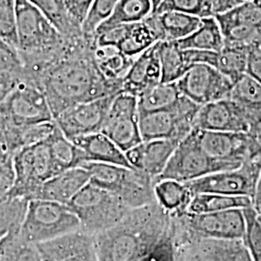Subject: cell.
Wrapping results in <instances>:
<instances>
[{
	"mask_svg": "<svg viewBox=\"0 0 261 261\" xmlns=\"http://www.w3.org/2000/svg\"><path fill=\"white\" fill-rule=\"evenodd\" d=\"M95 37L68 39L47 61L24 67L27 76L47 98L54 119L70 107L122 92V81L106 79L94 59Z\"/></svg>",
	"mask_w": 261,
	"mask_h": 261,
	"instance_id": "cell-1",
	"label": "cell"
},
{
	"mask_svg": "<svg viewBox=\"0 0 261 261\" xmlns=\"http://www.w3.org/2000/svg\"><path fill=\"white\" fill-rule=\"evenodd\" d=\"M158 203L130 210L112 228L94 236L98 261H137L169 228L171 223Z\"/></svg>",
	"mask_w": 261,
	"mask_h": 261,
	"instance_id": "cell-2",
	"label": "cell"
},
{
	"mask_svg": "<svg viewBox=\"0 0 261 261\" xmlns=\"http://www.w3.org/2000/svg\"><path fill=\"white\" fill-rule=\"evenodd\" d=\"M17 49L24 66L45 62L67 43L58 29L28 0H16Z\"/></svg>",
	"mask_w": 261,
	"mask_h": 261,
	"instance_id": "cell-3",
	"label": "cell"
},
{
	"mask_svg": "<svg viewBox=\"0 0 261 261\" xmlns=\"http://www.w3.org/2000/svg\"><path fill=\"white\" fill-rule=\"evenodd\" d=\"M81 167L89 172V182L120 197L130 209L157 202L154 180L139 170L95 162H85Z\"/></svg>",
	"mask_w": 261,
	"mask_h": 261,
	"instance_id": "cell-4",
	"label": "cell"
},
{
	"mask_svg": "<svg viewBox=\"0 0 261 261\" xmlns=\"http://www.w3.org/2000/svg\"><path fill=\"white\" fill-rule=\"evenodd\" d=\"M67 205L77 217L81 230L92 236L112 228L133 210L120 197L91 182Z\"/></svg>",
	"mask_w": 261,
	"mask_h": 261,
	"instance_id": "cell-5",
	"label": "cell"
},
{
	"mask_svg": "<svg viewBox=\"0 0 261 261\" xmlns=\"http://www.w3.org/2000/svg\"><path fill=\"white\" fill-rule=\"evenodd\" d=\"M81 230L75 213L66 204L45 199H32L20 228L21 236L34 245Z\"/></svg>",
	"mask_w": 261,
	"mask_h": 261,
	"instance_id": "cell-6",
	"label": "cell"
},
{
	"mask_svg": "<svg viewBox=\"0 0 261 261\" xmlns=\"http://www.w3.org/2000/svg\"><path fill=\"white\" fill-rule=\"evenodd\" d=\"M15 182L9 195L35 199L40 187L58 174L47 140L23 147L13 156Z\"/></svg>",
	"mask_w": 261,
	"mask_h": 261,
	"instance_id": "cell-7",
	"label": "cell"
},
{
	"mask_svg": "<svg viewBox=\"0 0 261 261\" xmlns=\"http://www.w3.org/2000/svg\"><path fill=\"white\" fill-rule=\"evenodd\" d=\"M240 168L211 158L197 142L193 130L179 142L162 174L155 180H174L187 183L211 173Z\"/></svg>",
	"mask_w": 261,
	"mask_h": 261,
	"instance_id": "cell-8",
	"label": "cell"
},
{
	"mask_svg": "<svg viewBox=\"0 0 261 261\" xmlns=\"http://www.w3.org/2000/svg\"><path fill=\"white\" fill-rule=\"evenodd\" d=\"M200 107L182 95L177 103L169 109L140 113V129L142 140L181 141L194 129Z\"/></svg>",
	"mask_w": 261,
	"mask_h": 261,
	"instance_id": "cell-9",
	"label": "cell"
},
{
	"mask_svg": "<svg viewBox=\"0 0 261 261\" xmlns=\"http://www.w3.org/2000/svg\"><path fill=\"white\" fill-rule=\"evenodd\" d=\"M0 117L13 127L54 120L46 96L28 77L17 84L0 103Z\"/></svg>",
	"mask_w": 261,
	"mask_h": 261,
	"instance_id": "cell-10",
	"label": "cell"
},
{
	"mask_svg": "<svg viewBox=\"0 0 261 261\" xmlns=\"http://www.w3.org/2000/svg\"><path fill=\"white\" fill-rule=\"evenodd\" d=\"M261 175V159L245 162L240 168L211 173L185 183L193 196L220 194L254 198Z\"/></svg>",
	"mask_w": 261,
	"mask_h": 261,
	"instance_id": "cell-11",
	"label": "cell"
},
{
	"mask_svg": "<svg viewBox=\"0 0 261 261\" xmlns=\"http://www.w3.org/2000/svg\"><path fill=\"white\" fill-rule=\"evenodd\" d=\"M101 132L125 153L142 142L138 97L125 92L117 94Z\"/></svg>",
	"mask_w": 261,
	"mask_h": 261,
	"instance_id": "cell-12",
	"label": "cell"
},
{
	"mask_svg": "<svg viewBox=\"0 0 261 261\" xmlns=\"http://www.w3.org/2000/svg\"><path fill=\"white\" fill-rule=\"evenodd\" d=\"M176 83L181 93L199 106L229 98L233 87L230 79L203 63L193 64Z\"/></svg>",
	"mask_w": 261,
	"mask_h": 261,
	"instance_id": "cell-13",
	"label": "cell"
},
{
	"mask_svg": "<svg viewBox=\"0 0 261 261\" xmlns=\"http://www.w3.org/2000/svg\"><path fill=\"white\" fill-rule=\"evenodd\" d=\"M116 95H110L70 107L56 116V124L71 140L77 137L99 133L102 130L106 117Z\"/></svg>",
	"mask_w": 261,
	"mask_h": 261,
	"instance_id": "cell-14",
	"label": "cell"
},
{
	"mask_svg": "<svg viewBox=\"0 0 261 261\" xmlns=\"http://www.w3.org/2000/svg\"><path fill=\"white\" fill-rule=\"evenodd\" d=\"M184 215L190 228L202 239L243 240L244 238L246 223L243 209Z\"/></svg>",
	"mask_w": 261,
	"mask_h": 261,
	"instance_id": "cell-15",
	"label": "cell"
},
{
	"mask_svg": "<svg viewBox=\"0 0 261 261\" xmlns=\"http://www.w3.org/2000/svg\"><path fill=\"white\" fill-rule=\"evenodd\" d=\"M197 142L206 153L217 161L241 167L251 160L247 133H231L193 129Z\"/></svg>",
	"mask_w": 261,
	"mask_h": 261,
	"instance_id": "cell-16",
	"label": "cell"
},
{
	"mask_svg": "<svg viewBox=\"0 0 261 261\" xmlns=\"http://www.w3.org/2000/svg\"><path fill=\"white\" fill-rule=\"evenodd\" d=\"M36 246L42 261H98L94 236L82 230Z\"/></svg>",
	"mask_w": 261,
	"mask_h": 261,
	"instance_id": "cell-17",
	"label": "cell"
},
{
	"mask_svg": "<svg viewBox=\"0 0 261 261\" xmlns=\"http://www.w3.org/2000/svg\"><path fill=\"white\" fill-rule=\"evenodd\" d=\"M196 129L231 133H247L249 122L241 109L229 98L206 103L197 112Z\"/></svg>",
	"mask_w": 261,
	"mask_h": 261,
	"instance_id": "cell-18",
	"label": "cell"
},
{
	"mask_svg": "<svg viewBox=\"0 0 261 261\" xmlns=\"http://www.w3.org/2000/svg\"><path fill=\"white\" fill-rule=\"evenodd\" d=\"M179 140H143L125 154L130 167L154 180L162 174L176 149Z\"/></svg>",
	"mask_w": 261,
	"mask_h": 261,
	"instance_id": "cell-19",
	"label": "cell"
},
{
	"mask_svg": "<svg viewBox=\"0 0 261 261\" xmlns=\"http://www.w3.org/2000/svg\"><path fill=\"white\" fill-rule=\"evenodd\" d=\"M249 47L225 45L220 51L185 49L187 59L191 65L208 64L235 83L247 72Z\"/></svg>",
	"mask_w": 261,
	"mask_h": 261,
	"instance_id": "cell-20",
	"label": "cell"
},
{
	"mask_svg": "<svg viewBox=\"0 0 261 261\" xmlns=\"http://www.w3.org/2000/svg\"><path fill=\"white\" fill-rule=\"evenodd\" d=\"M162 82L158 42L137 56L122 81V92L139 97Z\"/></svg>",
	"mask_w": 261,
	"mask_h": 261,
	"instance_id": "cell-21",
	"label": "cell"
},
{
	"mask_svg": "<svg viewBox=\"0 0 261 261\" xmlns=\"http://www.w3.org/2000/svg\"><path fill=\"white\" fill-rule=\"evenodd\" d=\"M197 17L175 11L155 12L144 21L158 42L179 41L192 34L201 23Z\"/></svg>",
	"mask_w": 261,
	"mask_h": 261,
	"instance_id": "cell-22",
	"label": "cell"
},
{
	"mask_svg": "<svg viewBox=\"0 0 261 261\" xmlns=\"http://www.w3.org/2000/svg\"><path fill=\"white\" fill-rule=\"evenodd\" d=\"M90 181L89 172L83 168H70L49 178L38 191L35 199L68 204Z\"/></svg>",
	"mask_w": 261,
	"mask_h": 261,
	"instance_id": "cell-23",
	"label": "cell"
},
{
	"mask_svg": "<svg viewBox=\"0 0 261 261\" xmlns=\"http://www.w3.org/2000/svg\"><path fill=\"white\" fill-rule=\"evenodd\" d=\"M72 141L84 152L86 162L112 164L133 168L125 152L102 132L77 137Z\"/></svg>",
	"mask_w": 261,
	"mask_h": 261,
	"instance_id": "cell-24",
	"label": "cell"
},
{
	"mask_svg": "<svg viewBox=\"0 0 261 261\" xmlns=\"http://www.w3.org/2000/svg\"><path fill=\"white\" fill-rule=\"evenodd\" d=\"M229 99L244 112L250 123L261 118V84L245 74L233 84Z\"/></svg>",
	"mask_w": 261,
	"mask_h": 261,
	"instance_id": "cell-25",
	"label": "cell"
},
{
	"mask_svg": "<svg viewBox=\"0 0 261 261\" xmlns=\"http://www.w3.org/2000/svg\"><path fill=\"white\" fill-rule=\"evenodd\" d=\"M198 261H253L243 240L202 239Z\"/></svg>",
	"mask_w": 261,
	"mask_h": 261,
	"instance_id": "cell-26",
	"label": "cell"
},
{
	"mask_svg": "<svg viewBox=\"0 0 261 261\" xmlns=\"http://www.w3.org/2000/svg\"><path fill=\"white\" fill-rule=\"evenodd\" d=\"M176 42L184 49L220 51L224 46L223 32L215 16L201 19L192 34Z\"/></svg>",
	"mask_w": 261,
	"mask_h": 261,
	"instance_id": "cell-27",
	"label": "cell"
},
{
	"mask_svg": "<svg viewBox=\"0 0 261 261\" xmlns=\"http://www.w3.org/2000/svg\"><path fill=\"white\" fill-rule=\"evenodd\" d=\"M252 206H254V201L253 198L250 196L196 194L193 196L186 213L204 214L229 209H244Z\"/></svg>",
	"mask_w": 261,
	"mask_h": 261,
	"instance_id": "cell-28",
	"label": "cell"
},
{
	"mask_svg": "<svg viewBox=\"0 0 261 261\" xmlns=\"http://www.w3.org/2000/svg\"><path fill=\"white\" fill-rule=\"evenodd\" d=\"M155 197L159 205L169 213L186 214L193 194L185 183L174 180H161L154 186Z\"/></svg>",
	"mask_w": 261,
	"mask_h": 261,
	"instance_id": "cell-29",
	"label": "cell"
},
{
	"mask_svg": "<svg viewBox=\"0 0 261 261\" xmlns=\"http://www.w3.org/2000/svg\"><path fill=\"white\" fill-rule=\"evenodd\" d=\"M47 142L58 173L81 167L86 162L84 152L66 137L59 127L47 139Z\"/></svg>",
	"mask_w": 261,
	"mask_h": 261,
	"instance_id": "cell-30",
	"label": "cell"
},
{
	"mask_svg": "<svg viewBox=\"0 0 261 261\" xmlns=\"http://www.w3.org/2000/svg\"><path fill=\"white\" fill-rule=\"evenodd\" d=\"M158 53L162 83H176L192 66L187 59L186 50L176 41L158 42Z\"/></svg>",
	"mask_w": 261,
	"mask_h": 261,
	"instance_id": "cell-31",
	"label": "cell"
},
{
	"mask_svg": "<svg viewBox=\"0 0 261 261\" xmlns=\"http://www.w3.org/2000/svg\"><path fill=\"white\" fill-rule=\"evenodd\" d=\"M152 13L151 0H118L112 16L97 28L95 34L114 27L140 22Z\"/></svg>",
	"mask_w": 261,
	"mask_h": 261,
	"instance_id": "cell-32",
	"label": "cell"
},
{
	"mask_svg": "<svg viewBox=\"0 0 261 261\" xmlns=\"http://www.w3.org/2000/svg\"><path fill=\"white\" fill-rule=\"evenodd\" d=\"M37 7L58 31L68 39L83 37L82 24L77 22L66 9L62 0H28Z\"/></svg>",
	"mask_w": 261,
	"mask_h": 261,
	"instance_id": "cell-33",
	"label": "cell"
},
{
	"mask_svg": "<svg viewBox=\"0 0 261 261\" xmlns=\"http://www.w3.org/2000/svg\"><path fill=\"white\" fill-rule=\"evenodd\" d=\"M94 59L102 75L114 82L123 80L135 60L116 47L98 45L94 48Z\"/></svg>",
	"mask_w": 261,
	"mask_h": 261,
	"instance_id": "cell-34",
	"label": "cell"
},
{
	"mask_svg": "<svg viewBox=\"0 0 261 261\" xmlns=\"http://www.w3.org/2000/svg\"><path fill=\"white\" fill-rule=\"evenodd\" d=\"M182 95L177 83L155 84L138 97L140 114L169 109L177 103Z\"/></svg>",
	"mask_w": 261,
	"mask_h": 261,
	"instance_id": "cell-35",
	"label": "cell"
},
{
	"mask_svg": "<svg viewBox=\"0 0 261 261\" xmlns=\"http://www.w3.org/2000/svg\"><path fill=\"white\" fill-rule=\"evenodd\" d=\"M0 261H42L37 246L27 241L20 231L6 234L0 239Z\"/></svg>",
	"mask_w": 261,
	"mask_h": 261,
	"instance_id": "cell-36",
	"label": "cell"
},
{
	"mask_svg": "<svg viewBox=\"0 0 261 261\" xmlns=\"http://www.w3.org/2000/svg\"><path fill=\"white\" fill-rule=\"evenodd\" d=\"M157 42L152 30L146 22L142 20L137 23H130L126 37L117 48L126 56L136 58Z\"/></svg>",
	"mask_w": 261,
	"mask_h": 261,
	"instance_id": "cell-37",
	"label": "cell"
},
{
	"mask_svg": "<svg viewBox=\"0 0 261 261\" xmlns=\"http://www.w3.org/2000/svg\"><path fill=\"white\" fill-rule=\"evenodd\" d=\"M215 18L220 25L234 23L261 25V3L258 1L246 2L233 9L216 14Z\"/></svg>",
	"mask_w": 261,
	"mask_h": 261,
	"instance_id": "cell-38",
	"label": "cell"
},
{
	"mask_svg": "<svg viewBox=\"0 0 261 261\" xmlns=\"http://www.w3.org/2000/svg\"><path fill=\"white\" fill-rule=\"evenodd\" d=\"M214 6L212 0H164L155 12L175 11L204 19L215 16Z\"/></svg>",
	"mask_w": 261,
	"mask_h": 261,
	"instance_id": "cell-39",
	"label": "cell"
},
{
	"mask_svg": "<svg viewBox=\"0 0 261 261\" xmlns=\"http://www.w3.org/2000/svg\"><path fill=\"white\" fill-rule=\"evenodd\" d=\"M118 0H93L87 10L82 29L85 37H95V32L112 16Z\"/></svg>",
	"mask_w": 261,
	"mask_h": 261,
	"instance_id": "cell-40",
	"label": "cell"
},
{
	"mask_svg": "<svg viewBox=\"0 0 261 261\" xmlns=\"http://www.w3.org/2000/svg\"><path fill=\"white\" fill-rule=\"evenodd\" d=\"M243 212L246 223L243 241L252 254L253 261H257L261 257V222L259 215L254 206L244 208Z\"/></svg>",
	"mask_w": 261,
	"mask_h": 261,
	"instance_id": "cell-41",
	"label": "cell"
},
{
	"mask_svg": "<svg viewBox=\"0 0 261 261\" xmlns=\"http://www.w3.org/2000/svg\"><path fill=\"white\" fill-rule=\"evenodd\" d=\"M137 261H176L172 229L169 228L151 244Z\"/></svg>",
	"mask_w": 261,
	"mask_h": 261,
	"instance_id": "cell-42",
	"label": "cell"
},
{
	"mask_svg": "<svg viewBox=\"0 0 261 261\" xmlns=\"http://www.w3.org/2000/svg\"><path fill=\"white\" fill-rule=\"evenodd\" d=\"M0 38L17 48L16 0H0Z\"/></svg>",
	"mask_w": 261,
	"mask_h": 261,
	"instance_id": "cell-43",
	"label": "cell"
},
{
	"mask_svg": "<svg viewBox=\"0 0 261 261\" xmlns=\"http://www.w3.org/2000/svg\"><path fill=\"white\" fill-rule=\"evenodd\" d=\"M246 74L261 84V42L249 47Z\"/></svg>",
	"mask_w": 261,
	"mask_h": 261,
	"instance_id": "cell-44",
	"label": "cell"
},
{
	"mask_svg": "<svg viewBox=\"0 0 261 261\" xmlns=\"http://www.w3.org/2000/svg\"><path fill=\"white\" fill-rule=\"evenodd\" d=\"M252 159H261V118L251 122L247 132Z\"/></svg>",
	"mask_w": 261,
	"mask_h": 261,
	"instance_id": "cell-45",
	"label": "cell"
},
{
	"mask_svg": "<svg viewBox=\"0 0 261 261\" xmlns=\"http://www.w3.org/2000/svg\"><path fill=\"white\" fill-rule=\"evenodd\" d=\"M15 182L13 162L0 165V200L7 196Z\"/></svg>",
	"mask_w": 261,
	"mask_h": 261,
	"instance_id": "cell-46",
	"label": "cell"
},
{
	"mask_svg": "<svg viewBox=\"0 0 261 261\" xmlns=\"http://www.w3.org/2000/svg\"><path fill=\"white\" fill-rule=\"evenodd\" d=\"M66 9L74 19L83 24L87 10L93 0H62Z\"/></svg>",
	"mask_w": 261,
	"mask_h": 261,
	"instance_id": "cell-47",
	"label": "cell"
},
{
	"mask_svg": "<svg viewBox=\"0 0 261 261\" xmlns=\"http://www.w3.org/2000/svg\"><path fill=\"white\" fill-rule=\"evenodd\" d=\"M13 156L14 153L11 149L9 141L7 139L5 123L0 117V165L13 162Z\"/></svg>",
	"mask_w": 261,
	"mask_h": 261,
	"instance_id": "cell-48",
	"label": "cell"
},
{
	"mask_svg": "<svg viewBox=\"0 0 261 261\" xmlns=\"http://www.w3.org/2000/svg\"><path fill=\"white\" fill-rule=\"evenodd\" d=\"M255 0H217L215 2V15L224 13L228 10L233 9L235 7L244 4L246 2H251Z\"/></svg>",
	"mask_w": 261,
	"mask_h": 261,
	"instance_id": "cell-49",
	"label": "cell"
},
{
	"mask_svg": "<svg viewBox=\"0 0 261 261\" xmlns=\"http://www.w3.org/2000/svg\"><path fill=\"white\" fill-rule=\"evenodd\" d=\"M253 201H254L255 210L261 216V175L260 178H259L258 185H257V189H256V193H255V196L253 198Z\"/></svg>",
	"mask_w": 261,
	"mask_h": 261,
	"instance_id": "cell-50",
	"label": "cell"
},
{
	"mask_svg": "<svg viewBox=\"0 0 261 261\" xmlns=\"http://www.w3.org/2000/svg\"><path fill=\"white\" fill-rule=\"evenodd\" d=\"M163 1H164V0H151V2H152V4H153V13L157 10L159 5H160Z\"/></svg>",
	"mask_w": 261,
	"mask_h": 261,
	"instance_id": "cell-51",
	"label": "cell"
},
{
	"mask_svg": "<svg viewBox=\"0 0 261 261\" xmlns=\"http://www.w3.org/2000/svg\"><path fill=\"white\" fill-rule=\"evenodd\" d=\"M212 1H213V2H214V4H215V2H216V1H217V0H212Z\"/></svg>",
	"mask_w": 261,
	"mask_h": 261,
	"instance_id": "cell-52",
	"label": "cell"
},
{
	"mask_svg": "<svg viewBox=\"0 0 261 261\" xmlns=\"http://www.w3.org/2000/svg\"><path fill=\"white\" fill-rule=\"evenodd\" d=\"M258 215H259V214H258ZM259 219H260V222H261V216H260V215H259Z\"/></svg>",
	"mask_w": 261,
	"mask_h": 261,
	"instance_id": "cell-53",
	"label": "cell"
},
{
	"mask_svg": "<svg viewBox=\"0 0 261 261\" xmlns=\"http://www.w3.org/2000/svg\"><path fill=\"white\" fill-rule=\"evenodd\" d=\"M257 261H261V257H260V258H259V259H258V260H257Z\"/></svg>",
	"mask_w": 261,
	"mask_h": 261,
	"instance_id": "cell-54",
	"label": "cell"
}]
</instances>
